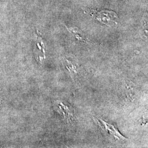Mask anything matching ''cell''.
<instances>
[{"mask_svg":"<svg viewBox=\"0 0 148 148\" xmlns=\"http://www.w3.org/2000/svg\"><path fill=\"white\" fill-rule=\"evenodd\" d=\"M91 14L94 18L108 26H111L112 24H116V20L117 19V16L114 12L108 10L101 11L93 10L92 11Z\"/></svg>","mask_w":148,"mask_h":148,"instance_id":"cell-2","label":"cell"},{"mask_svg":"<svg viewBox=\"0 0 148 148\" xmlns=\"http://www.w3.org/2000/svg\"><path fill=\"white\" fill-rule=\"evenodd\" d=\"M54 108L59 114L63 116L64 120L68 123H72L75 121V118L74 111L71 107L64 104L62 101H56L54 103Z\"/></svg>","mask_w":148,"mask_h":148,"instance_id":"cell-3","label":"cell"},{"mask_svg":"<svg viewBox=\"0 0 148 148\" xmlns=\"http://www.w3.org/2000/svg\"><path fill=\"white\" fill-rule=\"evenodd\" d=\"M69 32H70L72 34H73L76 38L79 40H81L83 41H87V38L85 37L84 34L79 30L77 28H71L68 29Z\"/></svg>","mask_w":148,"mask_h":148,"instance_id":"cell-6","label":"cell"},{"mask_svg":"<svg viewBox=\"0 0 148 148\" xmlns=\"http://www.w3.org/2000/svg\"><path fill=\"white\" fill-rule=\"evenodd\" d=\"M94 119L96 122L98 123V125L101 128V131L105 134L106 137L114 142H125L126 139L120 133L115 125L109 124L99 118L94 117Z\"/></svg>","mask_w":148,"mask_h":148,"instance_id":"cell-1","label":"cell"},{"mask_svg":"<svg viewBox=\"0 0 148 148\" xmlns=\"http://www.w3.org/2000/svg\"><path fill=\"white\" fill-rule=\"evenodd\" d=\"M35 46H34V54L36 59L38 62L41 63L43 60L46 58L45 56V43L42 38L40 36L37 32V34L35 36Z\"/></svg>","mask_w":148,"mask_h":148,"instance_id":"cell-4","label":"cell"},{"mask_svg":"<svg viewBox=\"0 0 148 148\" xmlns=\"http://www.w3.org/2000/svg\"><path fill=\"white\" fill-rule=\"evenodd\" d=\"M64 64L65 67L68 70V71L72 76L73 78L74 76L75 77V75L79 74V70L77 68V64L75 63H73L71 61H69L68 59H65L64 62Z\"/></svg>","mask_w":148,"mask_h":148,"instance_id":"cell-5","label":"cell"}]
</instances>
